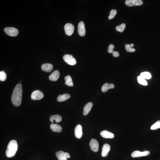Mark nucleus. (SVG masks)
I'll return each mask as SVG.
<instances>
[{"label":"nucleus","instance_id":"obj_1","mask_svg":"<svg viewBox=\"0 0 160 160\" xmlns=\"http://www.w3.org/2000/svg\"><path fill=\"white\" fill-rule=\"evenodd\" d=\"M22 95V84L18 83L16 86L11 96V101L16 106H19L21 104Z\"/></svg>","mask_w":160,"mask_h":160},{"label":"nucleus","instance_id":"obj_2","mask_svg":"<svg viewBox=\"0 0 160 160\" xmlns=\"http://www.w3.org/2000/svg\"><path fill=\"white\" fill-rule=\"evenodd\" d=\"M18 145L17 141L15 140H11L8 144L6 151L7 157H11L15 156L17 151Z\"/></svg>","mask_w":160,"mask_h":160},{"label":"nucleus","instance_id":"obj_3","mask_svg":"<svg viewBox=\"0 0 160 160\" xmlns=\"http://www.w3.org/2000/svg\"><path fill=\"white\" fill-rule=\"evenodd\" d=\"M4 31L8 35L11 37L17 36L18 34V30L14 27H6Z\"/></svg>","mask_w":160,"mask_h":160},{"label":"nucleus","instance_id":"obj_4","mask_svg":"<svg viewBox=\"0 0 160 160\" xmlns=\"http://www.w3.org/2000/svg\"><path fill=\"white\" fill-rule=\"evenodd\" d=\"M63 58L65 62L70 65H75L76 63L75 58L71 55H64Z\"/></svg>","mask_w":160,"mask_h":160},{"label":"nucleus","instance_id":"obj_5","mask_svg":"<svg viewBox=\"0 0 160 160\" xmlns=\"http://www.w3.org/2000/svg\"><path fill=\"white\" fill-rule=\"evenodd\" d=\"M64 28L66 35L70 36L73 33L75 27L73 24L69 23L65 25Z\"/></svg>","mask_w":160,"mask_h":160},{"label":"nucleus","instance_id":"obj_6","mask_svg":"<svg viewBox=\"0 0 160 160\" xmlns=\"http://www.w3.org/2000/svg\"><path fill=\"white\" fill-rule=\"evenodd\" d=\"M56 156L59 160H67V158H70V155L68 152H64L62 151L56 153Z\"/></svg>","mask_w":160,"mask_h":160},{"label":"nucleus","instance_id":"obj_7","mask_svg":"<svg viewBox=\"0 0 160 160\" xmlns=\"http://www.w3.org/2000/svg\"><path fill=\"white\" fill-rule=\"evenodd\" d=\"M44 95L40 90H36L32 92L31 97L33 100H39L43 98Z\"/></svg>","mask_w":160,"mask_h":160},{"label":"nucleus","instance_id":"obj_8","mask_svg":"<svg viewBox=\"0 0 160 160\" xmlns=\"http://www.w3.org/2000/svg\"><path fill=\"white\" fill-rule=\"evenodd\" d=\"M143 3L141 0H126L125 4L127 6L132 7L142 5Z\"/></svg>","mask_w":160,"mask_h":160},{"label":"nucleus","instance_id":"obj_9","mask_svg":"<svg viewBox=\"0 0 160 160\" xmlns=\"http://www.w3.org/2000/svg\"><path fill=\"white\" fill-rule=\"evenodd\" d=\"M150 154V152L148 151L141 152L138 150L135 151L132 153L131 156L133 158L138 157L147 156Z\"/></svg>","mask_w":160,"mask_h":160},{"label":"nucleus","instance_id":"obj_10","mask_svg":"<svg viewBox=\"0 0 160 160\" xmlns=\"http://www.w3.org/2000/svg\"><path fill=\"white\" fill-rule=\"evenodd\" d=\"M90 146L93 151L94 152H98L99 148V143L95 139H92L90 143Z\"/></svg>","mask_w":160,"mask_h":160},{"label":"nucleus","instance_id":"obj_11","mask_svg":"<svg viewBox=\"0 0 160 160\" xmlns=\"http://www.w3.org/2000/svg\"><path fill=\"white\" fill-rule=\"evenodd\" d=\"M78 30V33L80 36L83 37L85 35V30L84 22L82 21L79 23Z\"/></svg>","mask_w":160,"mask_h":160},{"label":"nucleus","instance_id":"obj_12","mask_svg":"<svg viewBox=\"0 0 160 160\" xmlns=\"http://www.w3.org/2000/svg\"><path fill=\"white\" fill-rule=\"evenodd\" d=\"M75 134L76 137L78 139L82 137V127L80 125L76 126L75 128Z\"/></svg>","mask_w":160,"mask_h":160},{"label":"nucleus","instance_id":"obj_13","mask_svg":"<svg viewBox=\"0 0 160 160\" xmlns=\"http://www.w3.org/2000/svg\"><path fill=\"white\" fill-rule=\"evenodd\" d=\"M110 150V146L108 144H105L102 148L101 155L103 157L107 156Z\"/></svg>","mask_w":160,"mask_h":160},{"label":"nucleus","instance_id":"obj_14","mask_svg":"<svg viewBox=\"0 0 160 160\" xmlns=\"http://www.w3.org/2000/svg\"><path fill=\"white\" fill-rule=\"evenodd\" d=\"M60 73L58 70H55L53 72L49 77V80L51 81H57L59 77Z\"/></svg>","mask_w":160,"mask_h":160},{"label":"nucleus","instance_id":"obj_15","mask_svg":"<svg viewBox=\"0 0 160 160\" xmlns=\"http://www.w3.org/2000/svg\"><path fill=\"white\" fill-rule=\"evenodd\" d=\"M41 69L43 71L47 73H50L51 71L53 68V65L51 64L47 63L43 64L42 65Z\"/></svg>","mask_w":160,"mask_h":160},{"label":"nucleus","instance_id":"obj_16","mask_svg":"<svg viewBox=\"0 0 160 160\" xmlns=\"http://www.w3.org/2000/svg\"><path fill=\"white\" fill-rule=\"evenodd\" d=\"M62 119L61 116L59 115L51 116L50 119V121L52 122L53 124H54L55 122L57 123L61 122Z\"/></svg>","mask_w":160,"mask_h":160},{"label":"nucleus","instance_id":"obj_17","mask_svg":"<svg viewBox=\"0 0 160 160\" xmlns=\"http://www.w3.org/2000/svg\"><path fill=\"white\" fill-rule=\"evenodd\" d=\"M92 106L93 104L91 102H89L86 104L83 108L84 110L83 112V115L84 116L87 115L91 110Z\"/></svg>","mask_w":160,"mask_h":160},{"label":"nucleus","instance_id":"obj_18","mask_svg":"<svg viewBox=\"0 0 160 160\" xmlns=\"http://www.w3.org/2000/svg\"><path fill=\"white\" fill-rule=\"evenodd\" d=\"M100 134L103 137L105 138H112L114 137V134L107 131H101Z\"/></svg>","mask_w":160,"mask_h":160},{"label":"nucleus","instance_id":"obj_19","mask_svg":"<svg viewBox=\"0 0 160 160\" xmlns=\"http://www.w3.org/2000/svg\"><path fill=\"white\" fill-rule=\"evenodd\" d=\"M115 87V85L113 84H109L107 83L104 84L101 87L102 92H104L107 91L109 89H113Z\"/></svg>","mask_w":160,"mask_h":160},{"label":"nucleus","instance_id":"obj_20","mask_svg":"<svg viewBox=\"0 0 160 160\" xmlns=\"http://www.w3.org/2000/svg\"><path fill=\"white\" fill-rule=\"evenodd\" d=\"M50 127L51 129L53 131L58 133H60L62 130V127L59 125L56 124H51Z\"/></svg>","mask_w":160,"mask_h":160},{"label":"nucleus","instance_id":"obj_21","mask_svg":"<svg viewBox=\"0 0 160 160\" xmlns=\"http://www.w3.org/2000/svg\"><path fill=\"white\" fill-rule=\"evenodd\" d=\"M70 95L68 94H64L60 95L57 98V100L58 102H62L66 101L70 98Z\"/></svg>","mask_w":160,"mask_h":160},{"label":"nucleus","instance_id":"obj_22","mask_svg":"<svg viewBox=\"0 0 160 160\" xmlns=\"http://www.w3.org/2000/svg\"><path fill=\"white\" fill-rule=\"evenodd\" d=\"M64 80L65 81V84L69 86L72 87L73 84L72 79L70 75H68L65 77Z\"/></svg>","mask_w":160,"mask_h":160},{"label":"nucleus","instance_id":"obj_23","mask_svg":"<svg viewBox=\"0 0 160 160\" xmlns=\"http://www.w3.org/2000/svg\"><path fill=\"white\" fill-rule=\"evenodd\" d=\"M140 76L143 78L147 79H149L152 77L151 74L148 72H144L141 73L140 74Z\"/></svg>","mask_w":160,"mask_h":160},{"label":"nucleus","instance_id":"obj_24","mask_svg":"<svg viewBox=\"0 0 160 160\" xmlns=\"http://www.w3.org/2000/svg\"><path fill=\"white\" fill-rule=\"evenodd\" d=\"M138 82L140 84L143 85H147V83L145 79L141 77L140 76H139L137 78Z\"/></svg>","mask_w":160,"mask_h":160},{"label":"nucleus","instance_id":"obj_25","mask_svg":"<svg viewBox=\"0 0 160 160\" xmlns=\"http://www.w3.org/2000/svg\"><path fill=\"white\" fill-rule=\"evenodd\" d=\"M126 27V24L124 23H122L121 24L116 27V29L117 32H122L124 31Z\"/></svg>","mask_w":160,"mask_h":160},{"label":"nucleus","instance_id":"obj_26","mask_svg":"<svg viewBox=\"0 0 160 160\" xmlns=\"http://www.w3.org/2000/svg\"><path fill=\"white\" fill-rule=\"evenodd\" d=\"M160 128V120H158L155 122L151 127V129L155 130Z\"/></svg>","mask_w":160,"mask_h":160},{"label":"nucleus","instance_id":"obj_27","mask_svg":"<svg viewBox=\"0 0 160 160\" xmlns=\"http://www.w3.org/2000/svg\"><path fill=\"white\" fill-rule=\"evenodd\" d=\"M117 11L115 9H112L110 11V15L108 17L109 19L111 20L114 18L117 14Z\"/></svg>","mask_w":160,"mask_h":160},{"label":"nucleus","instance_id":"obj_28","mask_svg":"<svg viewBox=\"0 0 160 160\" xmlns=\"http://www.w3.org/2000/svg\"><path fill=\"white\" fill-rule=\"evenodd\" d=\"M125 48L127 52H135L136 50L135 49L132 48L130 45L129 44H127L125 45Z\"/></svg>","mask_w":160,"mask_h":160},{"label":"nucleus","instance_id":"obj_29","mask_svg":"<svg viewBox=\"0 0 160 160\" xmlns=\"http://www.w3.org/2000/svg\"><path fill=\"white\" fill-rule=\"evenodd\" d=\"M6 79V75L5 72L3 71L0 72V80L2 81H4Z\"/></svg>","mask_w":160,"mask_h":160},{"label":"nucleus","instance_id":"obj_30","mask_svg":"<svg viewBox=\"0 0 160 160\" xmlns=\"http://www.w3.org/2000/svg\"><path fill=\"white\" fill-rule=\"evenodd\" d=\"M114 48V46L112 44H111L108 48V52L109 53H112L114 51L113 49Z\"/></svg>","mask_w":160,"mask_h":160},{"label":"nucleus","instance_id":"obj_31","mask_svg":"<svg viewBox=\"0 0 160 160\" xmlns=\"http://www.w3.org/2000/svg\"><path fill=\"white\" fill-rule=\"evenodd\" d=\"M112 54L113 56L115 57H117L119 56V53L117 51H114L113 53Z\"/></svg>","mask_w":160,"mask_h":160},{"label":"nucleus","instance_id":"obj_32","mask_svg":"<svg viewBox=\"0 0 160 160\" xmlns=\"http://www.w3.org/2000/svg\"><path fill=\"white\" fill-rule=\"evenodd\" d=\"M130 46L132 48H133V47L134 45L133 44H130Z\"/></svg>","mask_w":160,"mask_h":160},{"label":"nucleus","instance_id":"obj_33","mask_svg":"<svg viewBox=\"0 0 160 160\" xmlns=\"http://www.w3.org/2000/svg\"><path fill=\"white\" fill-rule=\"evenodd\" d=\"M20 81V82H21V81Z\"/></svg>","mask_w":160,"mask_h":160}]
</instances>
